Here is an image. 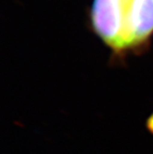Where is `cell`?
Returning a JSON list of instances; mask_svg holds the SVG:
<instances>
[{
    "label": "cell",
    "mask_w": 153,
    "mask_h": 154,
    "mask_svg": "<svg viewBox=\"0 0 153 154\" xmlns=\"http://www.w3.org/2000/svg\"><path fill=\"white\" fill-rule=\"evenodd\" d=\"M89 24L111 51L124 62L146 52L153 38V0H92Z\"/></svg>",
    "instance_id": "6da1fadb"
},
{
    "label": "cell",
    "mask_w": 153,
    "mask_h": 154,
    "mask_svg": "<svg viewBox=\"0 0 153 154\" xmlns=\"http://www.w3.org/2000/svg\"><path fill=\"white\" fill-rule=\"evenodd\" d=\"M147 128H148V131L153 134V114L148 117V119L147 121Z\"/></svg>",
    "instance_id": "7a4b0ae2"
}]
</instances>
